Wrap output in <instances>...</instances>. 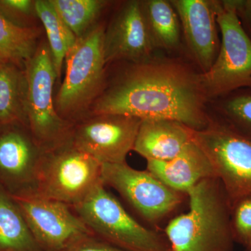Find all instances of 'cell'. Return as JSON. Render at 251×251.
I'll use <instances>...</instances> for the list:
<instances>
[{
	"instance_id": "cell-19",
	"label": "cell",
	"mask_w": 251,
	"mask_h": 251,
	"mask_svg": "<svg viewBox=\"0 0 251 251\" xmlns=\"http://www.w3.org/2000/svg\"><path fill=\"white\" fill-rule=\"evenodd\" d=\"M27 80L11 62L0 60V125L26 120Z\"/></svg>"
},
{
	"instance_id": "cell-20",
	"label": "cell",
	"mask_w": 251,
	"mask_h": 251,
	"mask_svg": "<svg viewBox=\"0 0 251 251\" xmlns=\"http://www.w3.org/2000/svg\"><path fill=\"white\" fill-rule=\"evenodd\" d=\"M34 7L36 16L45 29L54 69L59 78L66 57L75 45L76 36L59 17L50 0H36Z\"/></svg>"
},
{
	"instance_id": "cell-4",
	"label": "cell",
	"mask_w": 251,
	"mask_h": 251,
	"mask_svg": "<svg viewBox=\"0 0 251 251\" xmlns=\"http://www.w3.org/2000/svg\"><path fill=\"white\" fill-rule=\"evenodd\" d=\"M105 188L99 183L72 206L95 237L125 251H173L165 233L140 224Z\"/></svg>"
},
{
	"instance_id": "cell-7",
	"label": "cell",
	"mask_w": 251,
	"mask_h": 251,
	"mask_svg": "<svg viewBox=\"0 0 251 251\" xmlns=\"http://www.w3.org/2000/svg\"><path fill=\"white\" fill-rule=\"evenodd\" d=\"M215 4L221 46L212 67L202 74L210 102L251 87V39L242 29L229 0H215Z\"/></svg>"
},
{
	"instance_id": "cell-28",
	"label": "cell",
	"mask_w": 251,
	"mask_h": 251,
	"mask_svg": "<svg viewBox=\"0 0 251 251\" xmlns=\"http://www.w3.org/2000/svg\"><path fill=\"white\" fill-rule=\"evenodd\" d=\"M244 248H245V251H251V242Z\"/></svg>"
},
{
	"instance_id": "cell-14",
	"label": "cell",
	"mask_w": 251,
	"mask_h": 251,
	"mask_svg": "<svg viewBox=\"0 0 251 251\" xmlns=\"http://www.w3.org/2000/svg\"><path fill=\"white\" fill-rule=\"evenodd\" d=\"M43 153L31 134L14 130L2 133L0 135V174L21 185V194L34 192Z\"/></svg>"
},
{
	"instance_id": "cell-6",
	"label": "cell",
	"mask_w": 251,
	"mask_h": 251,
	"mask_svg": "<svg viewBox=\"0 0 251 251\" xmlns=\"http://www.w3.org/2000/svg\"><path fill=\"white\" fill-rule=\"evenodd\" d=\"M194 140L210 161L231 209L251 198V142L215 115L204 129L195 130Z\"/></svg>"
},
{
	"instance_id": "cell-11",
	"label": "cell",
	"mask_w": 251,
	"mask_h": 251,
	"mask_svg": "<svg viewBox=\"0 0 251 251\" xmlns=\"http://www.w3.org/2000/svg\"><path fill=\"white\" fill-rule=\"evenodd\" d=\"M141 122L118 114L89 116L74 125L70 143L101 164L125 163Z\"/></svg>"
},
{
	"instance_id": "cell-25",
	"label": "cell",
	"mask_w": 251,
	"mask_h": 251,
	"mask_svg": "<svg viewBox=\"0 0 251 251\" xmlns=\"http://www.w3.org/2000/svg\"><path fill=\"white\" fill-rule=\"evenodd\" d=\"M62 251H125L119 249L94 235L77 241Z\"/></svg>"
},
{
	"instance_id": "cell-1",
	"label": "cell",
	"mask_w": 251,
	"mask_h": 251,
	"mask_svg": "<svg viewBox=\"0 0 251 251\" xmlns=\"http://www.w3.org/2000/svg\"><path fill=\"white\" fill-rule=\"evenodd\" d=\"M91 107L88 116L118 114L141 120H168L194 130L211 121L202 73L183 59L157 57L125 63Z\"/></svg>"
},
{
	"instance_id": "cell-24",
	"label": "cell",
	"mask_w": 251,
	"mask_h": 251,
	"mask_svg": "<svg viewBox=\"0 0 251 251\" xmlns=\"http://www.w3.org/2000/svg\"><path fill=\"white\" fill-rule=\"evenodd\" d=\"M231 224L234 242L245 247L251 242V198L243 200L232 209Z\"/></svg>"
},
{
	"instance_id": "cell-26",
	"label": "cell",
	"mask_w": 251,
	"mask_h": 251,
	"mask_svg": "<svg viewBox=\"0 0 251 251\" xmlns=\"http://www.w3.org/2000/svg\"><path fill=\"white\" fill-rule=\"evenodd\" d=\"M242 29L251 39V0H229Z\"/></svg>"
},
{
	"instance_id": "cell-12",
	"label": "cell",
	"mask_w": 251,
	"mask_h": 251,
	"mask_svg": "<svg viewBox=\"0 0 251 251\" xmlns=\"http://www.w3.org/2000/svg\"><path fill=\"white\" fill-rule=\"evenodd\" d=\"M103 50L106 65L139 62L154 55L141 0L124 2L105 27Z\"/></svg>"
},
{
	"instance_id": "cell-2",
	"label": "cell",
	"mask_w": 251,
	"mask_h": 251,
	"mask_svg": "<svg viewBox=\"0 0 251 251\" xmlns=\"http://www.w3.org/2000/svg\"><path fill=\"white\" fill-rule=\"evenodd\" d=\"M186 195L188 211L165 229L173 251H233L232 209L220 180H202Z\"/></svg>"
},
{
	"instance_id": "cell-8",
	"label": "cell",
	"mask_w": 251,
	"mask_h": 251,
	"mask_svg": "<svg viewBox=\"0 0 251 251\" xmlns=\"http://www.w3.org/2000/svg\"><path fill=\"white\" fill-rule=\"evenodd\" d=\"M101 170L100 162L66 144L43 153L34 192L74 206L102 182Z\"/></svg>"
},
{
	"instance_id": "cell-21",
	"label": "cell",
	"mask_w": 251,
	"mask_h": 251,
	"mask_svg": "<svg viewBox=\"0 0 251 251\" xmlns=\"http://www.w3.org/2000/svg\"><path fill=\"white\" fill-rule=\"evenodd\" d=\"M38 31L19 25L0 12V60L27 62L39 46Z\"/></svg>"
},
{
	"instance_id": "cell-18",
	"label": "cell",
	"mask_w": 251,
	"mask_h": 251,
	"mask_svg": "<svg viewBox=\"0 0 251 251\" xmlns=\"http://www.w3.org/2000/svg\"><path fill=\"white\" fill-rule=\"evenodd\" d=\"M0 251H42L12 196L1 190Z\"/></svg>"
},
{
	"instance_id": "cell-16",
	"label": "cell",
	"mask_w": 251,
	"mask_h": 251,
	"mask_svg": "<svg viewBox=\"0 0 251 251\" xmlns=\"http://www.w3.org/2000/svg\"><path fill=\"white\" fill-rule=\"evenodd\" d=\"M194 131L173 120H142L133 151L147 161H168L193 141Z\"/></svg>"
},
{
	"instance_id": "cell-23",
	"label": "cell",
	"mask_w": 251,
	"mask_h": 251,
	"mask_svg": "<svg viewBox=\"0 0 251 251\" xmlns=\"http://www.w3.org/2000/svg\"><path fill=\"white\" fill-rule=\"evenodd\" d=\"M59 17L76 38L97 25L110 1L105 0H50Z\"/></svg>"
},
{
	"instance_id": "cell-5",
	"label": "cell",
	"mask_w": 251,
	"mask_h": 251,
	"mask_svg": "<svg viewBox=\"0 0 251 251\" xmlns=\"http://www.w3.org/2000/svg\"><path fill=\"white\" fill-rule=\"evenodd\" d=\"M25 75L26 121L33 139L44 152L70 143L74 125L56 110L53 88L57 76L47 41L39 42L26 62Z\"/></svg>"
},
{
	"instance_id": "cell-3",
	"label": "cell",
	"mask_w": 251,
	"mask_h": 251,
	"mask_svg": "<svg viewBox=\"0 0 251 251\" xmlns=\"http://www.w3.org/2000/svg\"><path fill=\"white\" fill-rule=\"evenodd\" d=\"M105 27L97 24L77 38L65 58V75L54 103L59 116L74 125L88 116L106 83L103 50Z\"/></svg>"
},
{
	"instance_id": "cell-10",
	"label": "cell",
	"mask_w": 251,
	"mask_h": 251,
	"mask_svg": "<svg viewBox=\"0 0 251 251\" xmlns=\"http://www.w3.org/2000/svg\"><path fill=\"white\" fill-rule=\"evenodd\" d=\"M11 196L42 251H62L82 238L94 235L69 204L34 192Z\"/></svg>"
},
{
	"instance_id": "cell-22",
	"label": "cell",
	"mask_w": 251,
	"mask_h": 251,
	"mask_svg": "<svg viewBox=\"0 0 251 251\" xmlns=\"http://www.w3.org/2000/svg\"><path fill=\"white\" fill-rule=\"evenodd\" d=\"M214 115L251 142V87L211 100Z\"/></svg>"
},
{
	"instance_id": "cell-9",
	"label": "cell",
	"mask_w": 251,
	"mask_h": 251,
	"mask_svg": "<svg viewBox=\"0 0 251 251\" xmlns=\"http://www.w3.org/2000/svg\"><path fill=\"white\" fill-rule=\"evenodd\" d=\"M101 181L120 193L145 221L156 224L182 202L184 194L168 187L148 171L127 164H102Z\"/></svg>"
},
{
	"instance_id": "cell-17",
	"label": "cell",
	"mask_w": 251,
	"mask_h": 251,
	"mask_svg": "<svg viewBox=\"0 0 251 251\" xmlns=\"http://www.w3.org/2000/svg\"><path fill=\"white\" fill-rule=\"evenodd\" d=\"M142 9L155 50H179L182 32L179 16L168 0H142Z\"/></svg>"
},
{
	"instance_id": "cell-27",
	"label": "cell",
	"mask_w": 251,
	"mask_h": 251,
	"mask_svg": "<svg viewBox=\"0 0 251 251\" xmlns=\"http://www.w3.org/2000/svg\"><path fill=\"white\" fill-rule=\"evenodd\" d=\"M1 7L18 13V14L29 16L36 14L34 1L31 0H3L0 1Z\"/></svg>"
},
{
	"instance_id": "cell-13",
	"label": "cell",
	"mask_w": 251,
	"mask_h": 251,
	"mask_svg": "<svg viewBox=\"0 0 251 251\" xmlns=\"http://www.w3.org/2000/svg\"><path fill=\"white\" fill-rule=\"evenodd\" d=\"M179 16L188 54L202 74L212 67L221 39L216 21L215 0H171Z\"/></svg>"
},
{
	"instance_id": "cell-15",
	"label": "cell",
	"mask_w": 251,
	"mask_h": 251,
	"mask_svg": "<svg viewBox=\"0 0 251 251\" xmlns=\"http://www.w3.org/2000/svg\"><path fill=\"white\" fill-rule=\"evenodd\" d=\"M147 171L168 187L186 195L202 180L216 177L210 161L194 138L175 158L148 161Z\"/></svg>"
}]
</instances>
